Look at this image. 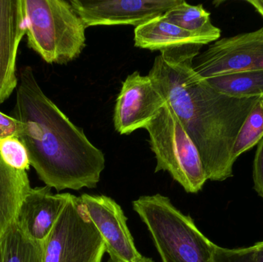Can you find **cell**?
Listing matches in <instances>:
<instances>
[{"instance_id":"obj_1","label":"cell","mask_w":263,"mask_h":262,"mask_svg":"<svg viewBox=\"0 0 263 262\" xmlns=\"http://www.w3.org/2000/svg\"><path fill=\"white\" fill-rule=\"evenodd\" d=\"M202 46L161 52L148 75L196 145L208 180L233 176V146L250 111L261 98H236L209 86L193 69Z\"/></svg>"},{"instance_id":"obj_2","label":"cell","mask_w":263,"mask_h":262,"mask_svg":"<svg viewBox=\"0 0 263 262\" xmlns=\"http://www.w3.org/2000/svg\"><path fill=\"white\" fill-rule=\"evenodd\" d=\"M12 117L23 123L18 138L46 186L57 192L97 187L104 154L44 93L29 66L20 70Z\"/></svg>"},{"instance_id":"obj_3","label":"cell","mask_w":263,"mask_h":262,"mask_svg":"<svg viewBox=\"0 0 263 262\" xmlns=\"http://www.w3.org/2000/svg\"><path fill=\"white\" fill-rule=\"evenodd\" d=\"M133 210L146 226L162 262H213L216 245L168 197L143 195Z\"/></svg>"},{"instance_id":"obj_4","label":"cell","mask_w":263,"mask_h":262,"mask_svg":"<svg viewBox=\"0 0 263 262\" xmlns=\"http://www.w3.org/2000/svg\"><path fill=\"white\" fill-rule=\"evenodd\" d=\"M27 45L49 64H67L86 47V26L66 0H23Z\"/></svg>"},{"instance_id":"obj_5","label":"cell","mask_w":263,"mask_h":262,"mask_svg":"<svg viewBox=\"0 0 263 262\" xmlns=\"http://www.w3.org/2000/svg\"><path fill=\"white\" fill-rule=\"evenodd\" d=\"M145 129L156 157L155 172H168L188 193L200 192L208 181L200 155L167 102Z\"/></svg>"},{"instance_id":"obj_6","label":"cell","mask_w":263,"mask_h":262,"mask_svg":"<svg viewBox=\"0 0 263 262\" xmlns=\"http://www.w3.org/2000/svg\"><path fill=\"white\" fill-rule=\"evenodd\" d=\"M106 246L80 197L69 194L45 241V262H102Z\"/></svg>"},{"instance_id":"obj_7","label":"cell","mask_w":263,"mask_h":262,"mask_svg":"<svg viewBox=\"0 0 263 262\" xmlns=\"http://www.w3.org/2000/svg\"><path fill=\"white\" fill-rule=\"evenodd\" d=\"M193 69L203 79L263 69V26L214 42L196 56Z\"/></svg>"},{"instance_id":"obj_8","label":"cell","mask_w":263,"mask_h":262,"mask_svg":"<svg viewBox=\"0 0 263 262\" xmlns=\"http://www.w3.org/2000/svg\"><path fill=\"white\" fill-rule=\"evenodd\" d=\"M183 0H70L86 28L133 26L138 27L180 4Z\"/></svg>"},{"instance_id":"obj_9","label":"cell","mask_w":263,"mask_h":262,"mask_svg":"<svg viewBox=\"0 0 263 262\" xmlns=\"http://www.w3.org/2000/svg\"><path fill=\"white\" fill-rule=\"evenodd\" d=\"M166 103L148 75L133 72L128 75L117 96L114 124L120 135L145 129Z\"/></svg>"},{"instance_id":"obj_10","label":"cell","mask_w":263,"mask_h":262,"mask_svg":"<svg viewBox=\"0 0 263 262\" xmlns=\"http://www.w3.org/2000/svg\"><path fill=\"white\" fill-rule=\"evenodd\" d=\"M80 199L103 238L112 261H139L142 255L135 246L121 206L106 195L83 194Z\"/></svg>"},{"instance_id":"obj_11","label":"cell","mask_w":263,"mask_h":262,"mask_svg":"<svg viewBox=\"0 0 263 262\" xmlns=\"http://www.w3.org/2000/svg\"><path fill=\"white\" fill-rule=\"evenodd\" d=\"M26 32L23 0H0V104L18 86L17 53Z\"/></svg>"},{"instance_id":"obj_12","label":"cell","mask_w":263,"mask_h":262,"mask_svg":"<svg viewBox=\"0 0 263 262\" xmlns=\"http://www.w3.org/2000/svg\"><path fill=\"white\" fill-rule=\"evenodd\" d=\"M69 196V193L53 194L46 186L31 188L18 210L17 226L29 238L45 243Z\"/></svg>"},{"instance_id":"obj_13","label":"cell","mask_w":263,"mask_h":262,"mask_svg":"<svg viewBox=\"0 0 263 262\" xmlns=\"http://www.w3.org/2000/svg\"><path fill=\"white\" fill-rule=\"evenodd\" d=\"M134 43L136 47L164 52L189 45L202 46L212 41L184 30L165 20L162 15L135 28Z\"/></svg>"},{"instance_id":"obj_14","label":"cell","mask_w":263,"mask_h":262,"mask_svg":"<svg viewBox=\"0 0 263 262\" xmlns=\"http://www.w3.org/2000/svg\"><path fill=\"white\" fill-rule=\"evenodd\" d=\"M30 189L26 171L10 167L0 155V241L16 221L20 206Z\"/></svg>"},{"instance_id":"obj_15","label":"cell","mask_w":263,"mask_h":262,"mask_svg":"<svg viewBox=\"0 0 263 262\" xmlns=\"http://www.w3.org/2000/svg\"><path fill=\"white\" fill-rule=\"evenodd\" d=\"M165 20L192 33L205 37L212 43L219 39L221 29L213 25L210 12L202 4L190 5L185 0L163 15Z\"/></svg>"},{"instance_id":"obj_16","label":"cell","mask_w":263,"mask_h":262,"mask_svg":"<svg viewBox=\"0 0 263 262\" xmlns=\"http://www.w3.org/2000/svg\"><path fill=\"white\" fill-rule=\"evenodd\" d=\"M220 93L236 98H263V69L204 79Z\"/></svg>"},{"instance_id":"obj_17","label":"cell","mask_w":263,"mask_h":262,"mask_svg":"<svg viewBox=\"0 0 263 262\" xmlns=\"http://www.w3.org/2000/svg\"><path fill=\"white\" fill-rule=\"evenodd\" d=\"M0 249L3 262H45V243L29 238L16 223L0 241Z\"/></svg>"},{"instance_id":"obj_18","label":"cell","mask_w":263,"mask_h":262,"mask_svg":"<svg viewBox=\"0 0 263 262\" xmlns=\"http://www.w3.org/2000/svg\"><path fill=\"white\" fill-rule=\"evenodd\" d=\"M262 138L263 98H261L250 111L239 130L232 152L233 161L236 162L242 154L259 144Z\"/></svg>"},{"instance_id":"obj_19","label":"cell","mask_w":263,"mask_h":262,"mask_svg":"<svg viewBox=\"0 0 263 262\" xmlns=\"http://www.w3.org/2000/svg\"><path fill=\"white\" fill-rule=\"evenodd\" d=\"M0 155L13 169L27 172L30 167L27 151L18 138L0 140Z\"/></svg>"},{"instance_id":"obj_20","label":"cell","mask_w":263,"mask_h":262,"mask_svg":"<svg viewBox=\"0 0 263 262\" xmlns=\"http://www.w3.org/2000/svg\"><path fill=\"white\" fill-rule=\"evenodd\" d=\"M213 262H256V246L239 249L215 246Z\"/></svg>"},{"instance_id":"obj_21","label":"cell","mask_w":263,"mask_h":262,"mask_svg":"<svg viewBox=\"0 0 263 262\" xmlns=\"http://www.w3.org/2000/svg\"><path fill=\"white\" fill-rule=\"evenodd\" d=\"M23 125L16 118L0 112V140L9 138H20Z\"/></svg>"},{"instance_id":"obj_22","label":"cell","mask_w":263,"mask_h":262,"mask_svg":"<svg viewBox=\"0 0 263 262\" xmlns=\"http://www.w3.org/2000/svg\"><path fill=\"white\" fill-rule=\"evenodd\" d=\"M254 189L263 199V138L258 144L253 162Z\"/></svg>"},{"instance_id":"obj_23","label":"cell","mask_w":263,"mask_h":262,"mask_svg":"<svg viewBox=\"0 0 263 262\" xmlns=\"http://www.w3.org/2000/svg\"><path fill=\"white\" fill-rule=\"evenodd\" d=\"M263 18V0H246Z\"/></svg>"},{"instance_id":"obj_24","label":"cell","mask_w":263,"mask_h":262,"mask_svg":"<svg viewBox=\"0 0 263 262\" xmlns=\"http://www.w3.org/2000/svg\"><path fill=\"white\" fill-rule=\"evenodd\" d=\"M256 262H263V241L256 243Z\"/></svg>"},{"instance_id":"obj_25","label":"cell","mask_w":263,"mask_h":262,"mask_svg":"<svg viewBox=\"0 0 263 262\" xmlns=\"http://www.w3.org/2000/svg\"><path fill=\"white\" fill-rule=\"evenodd\" d=\"M137 262H154L151 258H145V257L142 256V258H140L139 261Z\"/></svg>"},{"instance_id":"obj_26","label":"cell","mask_w":263,"mask_h":262,"mask_svg":"<svg viewBox=\"0 0 263 262\" xmlns=\"http://www.w3.org/2000/svg\"><path fill=\"white\" fill-rule=\"evenodd\" d=\"M0 262H3V252H2L1 249H0Z\"/></svg>"},{"instance_id":"obj_27","label":"cell","mask_w":263,"mask_h":262,"mask_svg":"<svg viewBox=\"0 0 263 262\" xmlns=\"http://www.w3.org/2000/svg\"><path fill=\"white\" fill-rule=\"evenodd\" d=\"M111 262H114V261H111Z\"/></svg>"}]
</instances>
